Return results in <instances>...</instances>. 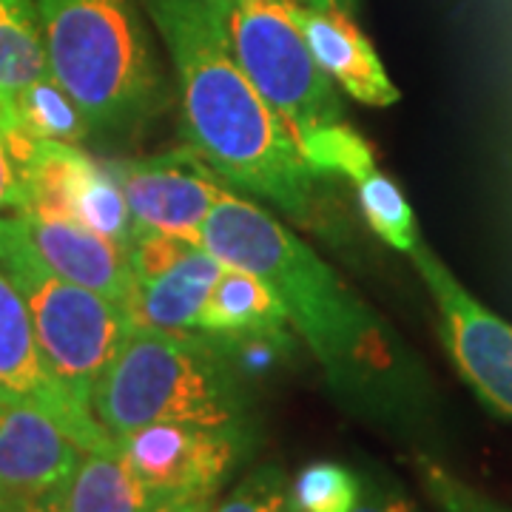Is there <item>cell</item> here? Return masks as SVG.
<instances>
[{"instance_id":"1","label":"cell","mask_w":512,"mask_h":512,"mask_svg":"<svg viewBox=\"0 0 512 512\" xmlns=\"http://www.w3.org/2000/svg\"><path fill=\"white\" fill-rule=\"evenodd\" d=\"M200 242L225 265L262 276L308 342L330 390L350 413L402 436L436 427V396L424 367L365 302L302 239L256 202L225 194Z\"/></svg>"},{"instance_id":"2","label":"cell","mask_w":512,"mask_h":512,"mask_svg":"<svg viewBox=\"0 0 512 512\" xmlns=\"http://www.w3.org/2000/svg\"><path fill=\"white\" fill-rule=\"evenodd\" d=\"M146 6L174 63L185 146L225 183L305 220L313 171L291 131L239 69L228 32L197 0H146Z\"/></svg>"},{"instance_id":"3","label":"cell","mask_w":512,"mask_h":512,"mask_svg":"<svg viewBox=\"0 0 512 512\" xmlns=\"http://www.w3.org/2000/svg\"><path fill=\"white\" fill-rule=\"evenodd\" d=\"M92 410L111 439L157 424L251 433V396L220 342L205 333L128 330L92 390Z\"/></svg>"},{"instance_id":"4","label":"cell","mask_w":512,"mask_h":512,"mask_svg":"<svg viewBox=\"0 0 512 512\" xmlns=\"http://www.w3.org/2000/svg\"><path fill=\"white\" fill-rule=\"evenodd\" d=\"M49 72L92 134L143 126L165 109L163 69L134 0H35Z\"/></svg>"},{"instance_id":"5","label":"cell","mask_w":512,"mask_h":512,"mask_svg":"<svg viewBox=\"0 0 512 512\" xmlns=\"http://www.w3.org/2000/svg\"><path fill=\"white\" fill-rule=\"evenodd\" d=\"M0 271L29 308L49 376L74 407L94 413V384L134 328L128 311L52 274L23 234L20 214L0 222Z\"/></svg>"},{"instance_id":"6","label":"cell","mask_w":512,"mask_h":512,"mask_svg":"<svg viewBox=\"0 0 512 512\" xmlns=\"http://www.w3.org/2000/svg\"><path fill=\"white\" fill-rule=\"evenodd\" d=\"M228 43L239 69L299 143L311 128L345 120L333 80L316 63L293 15V0H237Z\"/></svg>"},{"instance_id":"7","label":"cell","mask_w":512,"mask_h":512,"mask_svg":"<svg viewBox=\"0 0 512 512\" xmlns=\"http://www.w3.org/2000/svg\"><path fill=\"white\" fill-rule=\"evenodd\" d=\"M410 259L436 302L441 342L461 379L484 407L512 421V325L484 308L424 239L416 242Z\"/></svg>"},{"instance_id":"8","label":"cell","mask_w":512,"mask_h":512,"mask_svg":"<svg viewBox=\"0 0 512 512\" xmlns=\"http://www.w3.org/2000/svg\"><path fill=\"white\" fill-rule=\"evenodd\" d=\"M137 478L163 504H211L251 447V433L157 421L117 441Z\"/></svg>"},{"instance_id":"9","label":"cell","mask_w":512,"mask_h":512,"mask_svg":"<svg viewBox=\"0 0 512 512\" xmlns=\"http://www.w3.org/2000/svg\"><path fill=\"white\" fill-rule=\"evenodd\" d=\"M140 231L200 239L214 205L228 194L222 177L194 148H174L146 160L109 165Z\"/></svg>"},{"instance_id":"10","label":"cell","mask_w":512,"mask_h":512,"mask_svg":"<svg viewBox=\"0 0 512 512\" xmlns=\"http://www.w3.org/2000/svg\"><path fill=\"white\" fill-rule=\"evenodd\" d=\"M0 402L29 404L43 410L83 450L117 447L94 413L69 402L43 365L32 316L12 279L0 271Z\"/></svg>"},{"instance_id":"11","label":"cell","mask_w":512,"mask_h":512,"mask_svg":"<svg viewBox=\"0 0 512 512\" xmlns=\"http://www.w3.org/2000/svg\"><path fill=\"white\" fill-rule=\"evenodd\" d=\"M83 447L43 410L0 402V504L6 498H52L63 490Z\"/></svg>"},{"instance_id":"12","label":"cell","mask_w":512,"mask_h":512,"mask_svg":"<svg viewBox=\"0 0 512 512\" xmlns=\"http://www.w3.org/2000/svg\"><path fill=\"white\" fill-rule=\"evenodd\" d=\"M20 228L52 274L97 296H106L128 311L134 293L128 248L94 234L80 222L40 214L32 208L20 211Z\"/></svg>"},{"instance_id":"13","label":"cell","mask_w":512,"mask_h":512,"mask_svg":"<svg viewBox=\"0 0 512 512\" xmlns=\"http://www.w3.org/2000/svg\"><path fill=\"white\" fill-rule=\"evenodd\" d=\"M293 15L311 46L322 72L362 106L387 109L402 100L399 89L390 83L382 57L367 40L359 23L348 9L339 6H299L293 3Z\"/></svg>"},{"instance_id":"14","label":"cell","mask_w":512,"mask_h":512,"mask_svg":"<svg viewBox=\"0 0 512 512\" xmlns=\"http://www.w3.org/2000/svg\"><path fill=\"white\" fill-rule=\"evenodd\" d=\"M222 268L225 262L202 242L188 245L168 268L146 279H134V293L128 302L131 322L168 333H200L202 308Z\"/></svg>"},{"instance_id":"15","label":"cell","mask_w":512,"mask_h":512,"mask_svg":"<svg viewBox=\"0 0 512 512\" xmlns=\"http://www.w3.org/2000/svg\"><path fill=\"white\" fill-rule=\"evenodd\" d=\"M200 333L217 342L248 336H291L282 299L262 279L237 265H225L202 308Z\"/></svg>"},{"instance_id":"16","label":"cell","mask_w":512,"mask_h":512,"mask_svg":"<svg viewBox=\"0 0 512 512\" xmlns=\"http://www.w3.org/2000/svg\"><path fill=\"white\" fill-rule=\"evenodd\" d=\"M57 507L60 512H160L163 501L137 478L117 444L80 453Z\"/></svg>"},{"instance_id":"17","label":"cell","mask_w":512,"mask_h":512,"mask_svg":"<svg viewBox=\"0 0 512 512\" xmlns=\"http://www.w3.org/2000/svg\"><path fill=\"white\" fill-rule=\"evenodd\" d=\"M49 74L35 0H0V100L15 103Z\"/></svg>"},{"instance_id":"18","label":"cell","mask_w":512,"mask_h":512,"mask_svg":"<svg viewBox=\"0 0 512 512\" xmlns=\"http://www.w3.org/2000/svg\"><path fill=\"white\" fill-rule=\"evenodd\" d=\"M72 220L100 237L114 239L123 248H131L137 239V222L131 217L126 194L109 165L103 163L94 165L86 183L80 185Z\"/></svg>"},{"instance_id":"19","label":"cell","mask_w":512,"mask_h":512,"mask_svg":"<svg viewBox=\"0 0 512 512\" xmlns=\"http://www.w3.org/2000/svg\"><path fill=\"white\" fill-rule=\"evenodd\" d=\"M296 146L313 174H339V177L362 183L376 168L373 148L367 146L365 137L356 128H350L345 120L311 128Z\"/></svg>"},{"instance_id":"20","label":"cell","mask_w":512,"mask_h":512,"mask_svg":"<svg viewBox=\"0 0 512 512\" xmlns=\"http://www.w3.org/2000/svg\"><path fill=\"white\" fill-rule=\"evenodd\" d=\"M15 103H18L20 114L29 123V128L40 134L43 140L80 146L92 134L83 111L77 109V103L63 92V86L52 74L37 80L35 86H29Z\"/></svg>"},{"instance_id":"21","label":"cell","mask_w":512,"mask_h":512,"mask_svg":"<svg viewBox=\"0 0 512 512\" xmlns=\"http://www.w3.org/2000/svg\"><path fill=\"white\" fill-rule=\"evenodd\" d=\"M359 205L367 225L382 237L390 248L410 254L419 242V225L404 191L382 171H370L359 183Z\"/></svg>"},{"instance_id":"22","label":"cell","mask_w":512,"mask_h":512,"mask_svg":"<svg viewBox=\"0 0 512 512\" xmlns=\"http://www.w3.org/2000/svg\"><path fill=\"white\" fill-rule=\"evenodd\" d=\"M362 495V476L339 461H313L293 478L296 512H353Z\"/></svg>"},{"instance_id":"23","label":"cell","mask_w":512,"mask_h":512,"mask_svg":"<svg viewBox=\"0 0 512 512\" xmlns=\"http://www.w3.org/2000/svg\"><path fill=\"white\" fill-rule=\"evenodd\" d=\"M413 470L419 476L424 493L433 498V504L441 512H507L504 507H498L493 498H487L481 490L461 481L453 470H447L441 461L427 453L413 456Z\"/></svg>"},{"instance_id":"24","label":"cell","mask_w":512,"mask_h":512,"mask_svg":"<svg viewBox=\"0 0 512 512\" xmlns=\"http://www.w3.org/2000/svg\"><path fill=\"white\" fill-rule=\"evenodd\" d=\"M220 512H296L288 481L279 467H259L222 501Z\"/></svg>"},{"instance_id":"25","label":"cell","mask_w":512,"mask_h":512,"mask_svg":"<svg viewBox=\"0 0 512 512\" xmlns=\"http://www.w3.org/2000/svg\"><path fill=\"white\" fill-rule=\"evenodd\" d=\"M353 512H416V504L390 481L365 476L362 478V495H359V504L353 507Z\"/></svg>"},{"instance_id":"26","label":"cell","mask_w":512,"mask_h":512,"mask_svg":"<svg viewBox=\"0 0 512 512\" xmlns=\"http://www.w3.org/2000/svg\"><path fill=\"white\" fill-rule=\"evenodd\" d=\"M23 208H26V200H23L18 168L12 163V154L3 143V134H0V222L18 217Z\"/></svg>"},{"instance_id":"27","label":"cell","mask_w":512,"mask_h":512,"mask_svg":"<svg viewBox=\"0 0 512 512\" xmlns=\"http://www.w3.org/2000/svg\"><path fill=\"white\" fill-rule=\"evenodd\" d=\"M0 512H60L52 498H6Z\"/></svg>"},{"instance_id":"28","label":"cell","mask_w":512,"mask_h":512,"mask_svg":"<svg viewBox=\"0 0 512 512\" xmlns=\"http://www.w3.org/2000/svg\"><path fill=\"white\" fill-rule=\"evenodd\" d=\"M197 3H200L202 12H205L208 18L225 29V26H228V18H231V9H234L237 0H197ZM225 32H228V29H225Z\"/></svg>"},{"instance_id":"29","label":"cell","mask_w":512,"mask_h":512,"mask_svg":"<svg viewBox=\"0 0 512 512\" xmlns=\"http://www.w3.org/2000/svg\"><path fill=\"white\" fill-rule=\"evenodd\" d=\"M293 3H299V6H339V9H353V0H293Z\"/></svg>"},{"instance_id":"30","label":"cell","mask_w":512,"mask_h":512,"mask_svg":"<svg viewBox=\"0 0 512 512\" xmlns=\"http://www.w3.org/2000/svg\"><path fill=\"white\" fill-rule=\"evenodd\" d=\"M194 507H197V504H194ZM191 510V507H180V504H163V507H160V512H188Z\"/></svg>"},{"instance_id":"31","label":"cell","mask_w":512,"mask_h":512,"mask_svg":"<svg viewBox=\"0 0 512 512\" xmlns=\"http://www.w3.org/2000/svg\"><path fill=\"white\" fill-rule=\"evenodd\" d=\"M188 512H214V510H211V504H197V507H191Z\"/></svg>"}]
</instances>
